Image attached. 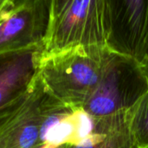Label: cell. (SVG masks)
Listing matches in <instances>:
<instances>
[{
    "instance_id": "6da1fadb",
    "label": "cell",
    "mask_w": 148,
    "mask_h": 148,
    "mask_svg": "<svg viewBox=\"0 0 148 148\" xmlns=\"http://www.w3.org/2000/svg\"><path fill=\"white\" fill-rule=\"evenodd\" d=\"M110 52L106 46H78L42 56L39 76L59 101L82 108L101 81Z\"/></svg>"
},
{
    "instance_id": "7a4b0ae2",
    "label": "cell",
    "mask_w": 148,
    "mask_h": 148,
    "mask_svg": "<svg viewBox=\"0 0 148 148\" xmlns=\"http://www.w3.org/2000/svg\"><path fill=\"white\" fill-rule=\"evenodd\" d=\"M106 0H50L43 56L78 46H106Z\"/></svg>"
},
{
    "instance_id": "3957f363",
    "label": "cell",
    "mask_w": 148,
    "mask_h": 148,
    "mask_svg": "<svg viewBox=\"0 0 148 148\" xmlns=\"http://www.w3.org/2000/svg\"><path fill=\"white\" fill-rule=\"evenodd\" d=\"M148 92V79L137 60L110 52L102 76L82 109L93 118L130 110Z\"/></svg>"
},
{
    "instance_id": "277c9868",
    "label": "cell",
    "mask_w": 148,
    "mask_h": 148,
    "mask_svg": "<svg viewBox=\"0 0 148 148\" xmlns=\"http://www.w3.org/2000/svg\"><path fill=\"white\" fill-rule=\"evenodd\" d=\"M147 12L148 0H106V47L141 62Z\"/></svg>"
},
{
    "instance_id": "5b68a950",
    "label": "cell",
    "mask_w": 148,
    "mask_h": 148,
    "mask_svg": "<svg viewBox=\"0 0 148 148\" xmlns=\"http://www.w3.org/2000/svg\"><path fill=\"white\" fill-rule=\"evenodd\" d=\"M50 0H14L0 19V53L43 46Z\"/></svg>"
},
{
    "instance_id": "8992f818",
    "label": "cell",
    "mask_w": 148,
    "mask_h": 148,
    "mask_svg": "<svg viewBox=\"0 0 148 148\" xmlns=\"http://www.w3.org/2000/svg\"><path fill=\"white\" fill-rule=\"evenodd\" d=\"M52 95L38 75L23 103L0 126V148H35Z\"/></svg>"
},
{
    "instance_id": "52a82bcc",
    "label": "cell",
    "mask_w": 148,
    "mask_h": 148,
    "mask_svg": "<svg viewBox=\"0 0 148 148\" xmlns=\"http://www.w3.org/2000/svg\"><path fill=\"white\" fill-rule=\"evenodd\" d=\"M43 46L0 53V110L23 97L39 75Z\"/></svg>"
},
{
    "instance_id": "ba28073f",
    "label": "cell",
    "mask_w": 148,
    "mask_h": 148,
    "mask_svg": "<svg viewBox=\"0 0 148 148\" xmlns=\"http://www.w3.org/2000/svg\"><path fill=\"white\" fill-rule=\"evenodd\" d=\"M61 148H138L130 130L129 112L94 118V128L86 139Z\"/></svg>"
},
{
    "instance_id": "9c48e42d",
    "label": "cell",
    "mask_w": 148,
    "mask_h": 148,
    "mask_svg": "<svg viewBox=\"0 0 148 148\" xmlns=\"http://www.w3.org/2000/svg\"><path fill=\"white\" fill-rule=\"evenodd\" d=\"M129 125L138 148H148V92L130 109Z\"/></svg>"
},
{
    "instance_id": "30bf717a",
    "label": "cell",
    "mask_w": 148,
    "mask_h": 148,
    "mask_svg": "<svg viewBox=\"0 0 148 148\" xmlns=\"http://www.w3.org/2000/svg\"><path fill=\"white\" fill-rule=\"evenodd\" d=\"M30 91V90H29ZM29 92L23 96V97H22L21 99H19L18 101H16V102H14L13 104H11V105H10V106H8L7 108H3V109H2V110H0V126L2 125V124H3L11 115H12V114L23 103V101H25V99H26V97H27V95H28V94H29Z\"/></svg>"
},
{
    "instance_id": "8fae6325",
    "label": "cell",
    "mask_w": 148,
    "mask_h": 148,
    "mask_svg": "<svg viewBox=\"0 0 148 148\" xmlns=\"http://www.w3.org/2000/svg\"><path fill=\"white\" fill-rule=\"evenodd\" d=\"M13 3L14 0H0V19L11 8Z\"/></svg>"
},
{
    "instance_id": "7c38bea8",
    "label": "cell",
    "mask_w": 148,
    "mask_h": 148,
    "mask_svg": "<svg viewBox=\"0 0 148 148\" xmlns=\"http://www.w3.org/2000/svg\"><path fill=\"white\" fill-rule=\"evenodd\" d=\"M146 59H148V12L147 19V26H146V33H145V39H144V45H143V61L146 60Z\"/></svg>"
},
{
    "instance_id": "4fadbf2b",
    "label": "cell",
    "mask_w": 148,
    "mask_h": 148,
    "mask_svg": "<svg viewBox=\"0 0 148 148\" xmlns=\"http://www.w3.org/2000/svg\"><path fill=\"white\" fill-rule=\"evenodd\" d=\"M62 147H57V146H55V145H52L49 143H42L35 148H61Z\"/></svg>"
},
{
    "instance_id": "5bb4252c",
    "label": "cell",
    "mask_w": 148,
    "mask_h": 148,
    "mask_svg": "<svg viewBox=\"0 0 148 148\" xmlns=\"http://www.w3.org/2000/svg\"><path fill=\"white\" fill-rule=\"evenodd\" d=\"M140 64H141V67L143 69V71H144L145 75H147L148 79V59L144 60L142 62H140Z\"/></svg>"
}]
</instances>
